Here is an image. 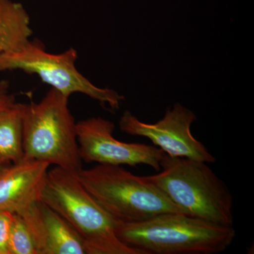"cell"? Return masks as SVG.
<instances>
[{"label":"cell","instance_id":"cell-1","mask_svg":"<svg viewBox=\"0 0 254 254\" xmlns=\"http://www.w3.org/2000/svg\"><path fill=\"white\" fill-rule=\"evenodd\" d=\"M117 235L143 254H213L226 250L236 231L232 225L165 213L143 221L118 222Z\"/></svg>","mask_w":254,"mask_h":254},{"label":"cell","instance_id":"cell-2","mask_svg":"<svg viewBox=\"0 0 254 254\" xmlns=\"http://www.w3.org/2000/svg\"><path fill=\"white\" fill-rule=\"evenodd\" d=\"M41 200L76 231L87 254H143L120 240L118 220L83 187L76 172L55 166L49 169Z\"/></svg>","mask_w":254,"mask_h":254},{"label":"cell","instance_id":"cell-3","mask_svg":"<svg viewBox=\"0 0 254 254\" xmlns=\"http://www.w3.org/2000/svg\"><path fill=\"white\" fill-rule=\"evenodd\" d=\"M144 177L182 213L233 225L232 193L205 162L165 153L158 173Z\"/></svg>","mask_w":254,"mask_h":254},{"label":"cell","instance_id":"cell-4","mask_svg":"<svg viewBox=\"0 0 254 254\" xmlns=\"http://www.w3.org/2000/svg\"><path fill=\"white\" fill-rule=\"evenodd\" d=\"M68 98L52 88L39 102L22 103L24 156L78 172L82 169L76 123Z\"/></svg>","mask_w":254,"mask_h":254},{"label":"cell","instance_id":"cell-5","mask_svg":"<svg viewBox=\"0 0 254 254\" xmlns=\"http://www.w3.org/2000/svg\"><path fill=\"white\" fill-rule=\"evenodd\" d=\"M90 194L118 222H140L165 213H182L144 177L120 165L98 164L76 172Z\"/></svg>","mask_w":254,"mask_h":254},{"label":"cell","instance_id":"cell-6","mask_svg":"<svg viewBox=\"0 0 254 254\" xmlns=\"http://www.w3.org/2000/svg\"><path fill=\"white\" fill-rule=\"evenodd\" d=\"M77 51L68 48L60 54L46 51L39 43L28 41L21 49L0 55V72L19 70L36 74L52 88L69 98L73 93H81L99 102L110 109L118 110L123 95L110 88L95 86L78 71Z\"/></svg>","mask_w":254,"mask_h":254},{"label":"cell","instance_id":"cell-7","mask_svg":"<svg viewBox=\"0 0 254 254\" xmlns=\"http://www.w3.org/2000/svg\"><path fill=\"white\" fill-rule=\"evenodd\" d=\"M115 124L102 118H91L76 123V133L82 162L102 165H145L160 170L165 152L153 145L125 143L113 136Z\"/></svg>","mask_w":254,"mask_h":254},{"label":"cell","instance_id":"cell-8","mask_svg":"<svg viewBox=\"0 0 254 254\" xmlns=\"http://www.w3.org/2000/svg\"><path fill=\"white\" fill-rule=\"evenodd\" d=\"M195 120L193 112L176 103L172 109L166 110L164 118L158 123H143L131 112L125 111L119 125L124 133L148 138L170 156L215 163L213 155L191 134L190 126Z\"/></svg>","mask_w":254,"mask_h":254},{"label":"cell","instance_id":"cell-9","mask_svg":"<svg viewBox=\"0 0 254 254\" xmlns=\"http://www.w3.org/2000/svg\"><path fill=\"white\" fill-rule=\"evenodd\" d=\"M50 165L24 158L0 174V210L21 214L41 200Z\"/></svg>","mask_w":254,"mask_h":254},{"label":"cell","instance_id":"cell-10","mask_svg":"<svg viewBox=\"0 0 254 254\" xmlns=\"http://www.w3.org/2000/svg\"><path fill=\"white\" fill-rule=\"evenodd\" d=\"M19 215L27 224L38 254H87L84 244L76 231L41 200Z\"/></svg>","mask_w":254,"mask_h":254},{"label":"cell","instance_id":"cell-11","mask_svg":"<svg viewBox=\"0 0 254 254\" xmlns=\"http://www.w3.org/2000/svg\"><path fill=\"white\" fill-rule=\"evenodd\" d=\"M33 34L31 18L21 3L0 0V55L21 49Z\"/></svg>","mask_w":254,"mask_h":254},{"label":"cell","instance_id":"cell-12","mask_svg":"<svg viewBox=\"0 0 254 254\" xmlns=\"http://www.w3.org/2000/svg\"><path fill=\"white\" fill-rule=\"evenodd\" d=\"M24 158L22 103H17L0 117V163L9 165Z\"/></svg>","mask_w":254,"mask_h":254},{"label":"cell","instance_id":"cell-13","mask_svg":"<svg viewBox=\"0 0 254 254\" xmlns=\"http://www.w3.org/2000/svg\"><path fill=\"white\" fill-rule=\"evenodd\" d=\"M8 252L9 254H38L31 231L19 214L13 213Z\"/></svg>","mask_w":254,"mask_h":254},{"label":"cell","instance_id":"cell-14","mask_svg":"<svg viewBox=\"0 0 254 254\" xmlns=\"http://www.w3.org/2000/svg\"><path fill=\"white\" fill-rule=\"evenodd\" d=\"M13 213L0 210V254H9L8 242Z\"/></svg>","mask_w":254,"mask_h":254},{"label":"cell","instance_id":"cell-15","mask_svg":"<svg viewBox=\"0 0 254 254\" xmlns=\"http://www.w3.org/2000/svg\"><path fill=\"white\" fill-rule=\"evenodd\" d=\"M16 103L14 95L10 93L9 82L0 80V117L11 109Z\"/></svg>","mask_w":254,"mask_h":254},{"label":"cell","instance_id":"cell-16","mask_svg":"<svg viewBox=\"0 0 254 254\" xmlns=\"http://www.w3.org/2000/svg\"><path fill=\"white\" fill-rule=\"evenodd\" d=\"M7 165H6V164L0 163V174H1V172L4 170V168H6Z\"/></svg>","mask_w":254,"mask_h":254}]
</instances>
